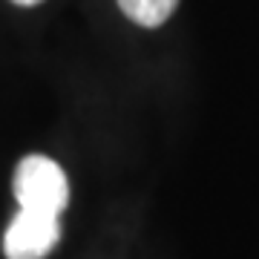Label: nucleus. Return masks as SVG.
<instances>
[{
  "label": "nucleus",
  "instance_id": "f03ea898",
  "mask_svg": "<svg viewBox=\"0 0 259 259\" xmlns=\"http://www.w3.org/2000/svg\"><path fill=\"white\" fill-rule=\"evenodd\" d=\"M61 239V225L55 213L23 210L12 219L3 236L6 259H44Z\"/></svg>",
  "mask_w": 259,
  "mask_h": 259
},
{
  "label": "nucleus",
  "instance_id": "20e7f679",
  "mask_svg": "<svg viewBox=\"0 0 259 259\" xmlns=\"http://www.w3.org/2000/svg\"><path fill=\"white\" fill-rule=\"evenodd\" d=\"M12 3H18V6H37L40 0H12Z\"/></svg>",
  "mask_w": 259,
  "mask_h": 259
},
{
  "label": "nucleus",
  "instance_id": "f257e3e1",
  "mask_svg": "<svg viewBox=\"0 0 259 259\" xmlns=\"http://www.w3.org/2000/svg\"><path fill=\"white\" fill-rule=\"evenodd\" d=\"M15 199L23 210L61 216L69 204V182L64 170L47 156H26L15 170Z\"/></svg>",
  "mask_w": 259,
  "mask_h": 259
},
{
  "label": "nucleus",
  "instance_id": "7ed1b4c3",
  "mask_svg": "<svg viewBox=\"0 0 259 259\" xmlns=\"http://www.w3.org/2000/svg\"><path fill=\"white\" fill-rule=\"evenodd\" d=\"M118 6L133 23L144 29H156L176 12L179 0H118Z\"/></svg>",
  "mask_w": 259,
  "mask_h": 259
}]
</instances>
